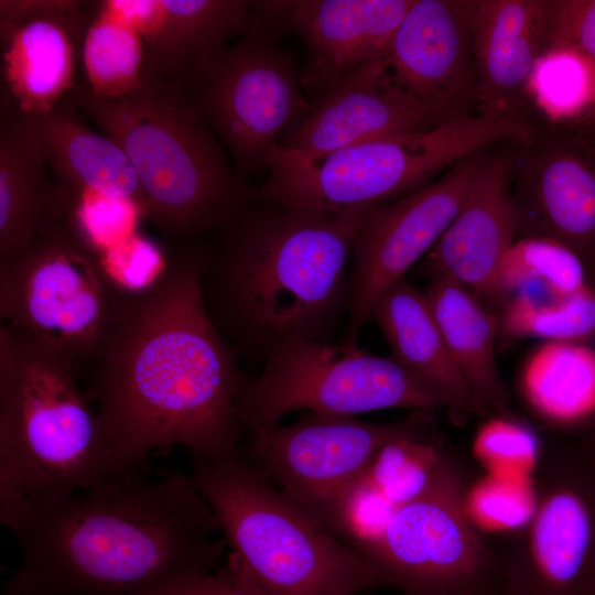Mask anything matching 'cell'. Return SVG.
Wrapping results in <instances>:
<instances>
[{
    "label": "cell",
    "instance_id": "11",
    "mask_svg": "<svg viewBox=\"0 0 595 595\" xmlns=\"http://www.w3.org/2000/svg\"><path fill=\"white\" fill-rule=\"evenodd\" d=\"M500 595H588L595 588V455L576 437L540 454L532 511L495 547Z\"/></svg>",
    "mask_w": 595,
    "mask_h": 595
},
{
    "label": "cell",
    "instance_id": "13",
    "mask_svg": "<svg viewBox=\"0 0 595 595\" xmlns=\"http://www.w3.org/2000/svg\"><path fill=\"white\" fill-rule=\"evenodd\" d=\"M434 413L412 410L399 421L371 423L354 415L307 412L290 425L246 430V450L253 465L321 523L389 442L434 422Z\"/></svg>",
    "mask_w": 595,
    "mask_h": 595
},
{
    "label": "cell",
    "instance_id": "14",
    "mask_svg": "<svg viewBox=\"0 0 595 595\" xmlns=\"http://www.w3.org/2000/svg\"><path fill=\"white\" fill-rule=\"evenodd\" d=\"M487 159L483 150L472 153L436 181L369 213L353 246L343 343L357 344L378 299L431 251L459 212Z\"/></svg>",
    "mask_w": 595,
    "mask_h": 595
},
{
    "label": "cell",
    "instance_id": "16",
    "mask_svg": "<svg viewBox=\"0 0 595 595\" xmlns=\"http://www.w3.org/2000/svg\"><path fill=\"white\" fill-rule=\"evenodd\" d=\"M96 1L1 0V110L50 112L76 85Z\"/></svg>",
    "mask_w": 595,
    "mask_h": 595
},
{
    "label": "cell",
    "instance_id": "25",
    "mask_svg": "<svg viewBox=\"0 0 595 595\" xmlns=\"http://www.w3.org/2000/svg\"><path fill=\"white\" fill-rule=\"evenodd\" d=\"M518 390L530 414L563 437H580L595 424V347L540 342L524 358Z\"/></svg>",
    "mask_w": 595,
    "mask_h": 595
},
{
    "label": "cell",
    "instance_id": "2",
    "mask_svg": "<svg viewBox=\"0 0 595 595\" xmlns=\"http://www.w3.org/2000/svg\"><path fill=\"white\" fill-rule=\"evenodd\" d=\"M7 528L21 563L3 595H164L228 547L191 475L139 466L31 507Z\"/></svg>",
    "mask_w": 595,
    "mask_h": 595
},
{
    "label": "cell",
    "instance_id": "10",
    "mask_svg": "<svg viewBox=\"0 0 595 595\" xmlns=\"http://www.w3.org/2000/svg\"><path fill=\"white\" fill-rule=\"evenodd\" d=\"M468 501L465 473L446 450L423 490L358 551L404 595L498 592L495 547L477 529Z\"/></svg>",
    "mask_w": 595,
    "mask_h": 595
},
{
    "label": "cell",
    "instance_id": "18",
    "mask_svg": "<svg viewBox=\"0 0 595 595\" xmlns=\"http://www.w3.org/2000/svg\"><path fill=\"white\" fill-rule=\"evenodd\" d=\"M414 0L255 1L272 29L289 28L302 39L306 63L302 86L316 100L358 68L386 56Z\"/></svg>",
    "mask_w": 595,
    "mask_h": 595
},
{
    "label": "cell",
    "instance_id": "35",
    "mask_svg": "<svg viewBox=\"0 0 595 595\" xmlns=\"http://www.w3.org/2000/svg\"><path fill=\"white\" fill-rule=\"evenodd\" d=\"M216 574L223 595H264L234 552L229 553Z\"/></svg>",
    "mask_w": 595,
    "mask_h": 595
},
{
    "label": "cell",
    "instance_id": "29",
    "mask_svg": "<svg viewBox=\"0 0 595 595\" xmlns=\"http://www.w3.org/2000/svg\"><path fill=\"white\" fill-rule=\"evenodd\" d=\"M499 336L506 340H595V285L567 296L518 292L510 295L498 315Z\"/></svg>",
    "mask_w": 595,
    "mask_h": 595
},
{
    "label": "cell",
    "instance_id": "17",
    "mask_svg": "<svg viewBox=\"0 0 595 595\" xmlns=\"http://www.w3.org/2000/svg\"><path fill=\"white\" fill-rule=\"evenodd\" d=\"M473 0H414L383 57L433 128L474 116Z\"/></svg>",
    "mask_w": 595,
    "mask_h": 595
},
{
    "label": "cell",
    "instance_id": "19",
    "mask_svg": "<svg viewBox=\"0 0 595 595\" xmlns=\"http://www.w3.org/2000/svg\"><path fill=\"white\" fill-rule=\"evenodd\" d=\"M433 129L424 108L394 79L383 58L350 73L315 100L279 147L315 161L388 137Z\"/></svg>",
    "mask_w": 595,
    "mask_h": 595
},
{
    "label": "cell",
    "instance_id": "26",
    "mask_svg": "<svg viewBox=\"0 0 595 595\" xmlns=\"http://www.w3.org/2000/svg\"><path fill=\"white\" fill-rule=\"evenodd\" d=\"M371 318L379 325L392 356L446 393L458 411L491 415L454 363L425 293L403 279L378 299Z\"/></svg>",
    "mask_w": 595,
    "mask_h": 595
},
{
    "label": "cell",
    "instance_id": "28",
    "mask_svg": "<svg viewBox=\"0 0 595 595\" xmlns=\"http://www.w3.org/2000/svg\"><path fill=\"white\" fill-rule=\"evenodd\" d=\"M145 50L137 29L111 0L96 1L82 48L84 85L106 99L128 96L142 84Z\"/></svg>",
    "mask_w": 595,
    "mask_h": 595
},
{
    "label": "cell",
    "instance_id": "4",
    "mask_svg": "<svg viewBox=\"0 0 595 595\" xmlns=\"http://www.w3.org/2000/svg\"><path fill=\"white\" fill-rule=\"evenodd\" d=\"M82 364L0 324V521L112 473Z\"/></svg>",
    "mask_w": 595,
    "mask_h": 595
},
{
    "label": "cell",
    "instance_id": "31",
    "mask_svg": "<svg viewBox=\"0 0 595 595\" xmlns=\"http://www.w3.org/2000/svg\"><path fill=\"white\" fill-rule=\"evenodd\" d=\"M529 99L553 123L577 122L595 104V64L574 50L548 47L533 68Z\"/></svg>",
    "mask_w": 595,
    "mask_h": 595
},
{
    "label": "cell",
    "instance_id": "20",
    "mask_svg": "<svg viewBox=\"0 0 595 595\" xmlns=\"http://www.w3.org/2000/svg\"><path fill=\"white\" fill-rule=\"evenodd\" d=\"M511 154L488 156L459 212L426 255L423 270L455 280L489 309L500 306L498 270L517 238Z\"/></svg>",
    "mask_w": 595,
    "mask_h": 595
},
{
    "label": "cell",
    "instance_id": "36",
    "mask_svg": "<svg viewBox=\"0 0 595 595\" xmlns=\"http://www.w3.org/2000/svg\"><path fill=\"white\" fill-rule=\"evenodd\" d=\"M164 595H223V591L215 572L188 580Z\"/></svg>",
    "mask_w": 595,
    "mask_h": 595
},
{
    "label": "cell",
    "instance_id": "32",
    "mask_svg": "<svg viewBox=\"0 0 595 595\" xmlns=\"http://www.w3.org/2000/svg\"><path fill=\"white\" fill-rule=\"evenodd\" d=\"M432 429L433 422L392 440L367 472L372 485L394 508L423 490L446 451Z\"/></svg>",
    "mask_w": 595,
    "mask_h": 595
},
{
    "label": "cell",
    "instance_id": "37",
    "mask_svg": "<svg viewBox=\"0 0 595 595\" xmlns=\"http://www.w3.org/2000/svg\"><path fill=\"white\" fill-rule=\"evenodd\" d=\"M595 144V104L577 122L570 125Z\"/></svg>",
    "mask_w": 595,
    "mask_h": 595
},
{
    "label": "cell",
    "instance_id": "5",
    "mask_svg": "<svg viewBox=\"0 0 595 595\" xmlns=\"http://www.w3.org/2000/svg\"><path fill=\"white\" fill-rule=\"evenodd\" d=\"M67 97L125 151L143 193L144 220L165 239L180 246L218 232L259 198L182 88L142 82L128 96L106 99L76 83Z\"/></svg>",
    "mask_w": 595,
    "mask_h": 595
},
{
    "label": "cell",
    "instance_id": "15",
    "mask_svg": "<svg viewBox=\"0 0 595 595\" xmlns=\"http://www.w3.org/2000/svg\"><path fill=\"white\" fill-rule=\"evenodd\" d=\"M564 126L536 130L511 154L517 238L565 245L582 259L595 285V144Z\"/></svg>",
    "mask_w": 595,
    "mask_h": 595
},
{
    "label": "cell",
    "instance_id": "1",
    "mask_svg": "<svg viewBox=\"0 0 595 595\" xmlns=\"http://www.w3.org/2000/svg\"><path fill=\"white\" fill-rule=\"evenodd\" d=\"M208 253L198 240L182 244L150 284L119 288L106 334L83 367L112 472L174 445L192 456L240 454L248 378L205 305Z\"/></svg>",
    "mask_w": 595,
    "mask_h": 595
},
{
    "label": "cell",
    "instance_id": "12",
    "mask_svg": "<svg viewBox=\"0 0 595 595\" xmlns=\"http://www.w3.org/2000/svg\"><path fill=\"white\" fill-rule=\"evenodd\" d=\"M302 87L274 33L251 25L194 72L183 90L246 181L268 170L280 139L313 109Z\"/></svg>",
    "mask_w": 595,
    "mask_h": 595
},
{
    "label": "cell",
    "instance_id": "30",
    "mask_svg": "<svg viewBox=\"0 0 595 595\" xmlns=\"http://www.w3.org/2000/svg\"><path fill=\"white\" fill-rule=\"evenodd\" d=\"M591 284L584 262L565 245L549 238H517L498 270L499 310L518 292L567 296Z\"/></svg>",
    "mask_w": 595,
    "mask_h": 595
},
{
    "label": "cell",
    "instance_id": "21",
    "mask_svg": "<svg viewBox=\"0 0 595 595\" xmlns=\"http://www.w3.org/2000/svg\"><path fill=\"white\" fill-rule=\"evenodd\" d=\"M140 33L142 82L184 88L190 77L252 25L251 1L111 0Z\"/></svg>",
    "mask_w": 595,
    "mask_h": 595
},
{
    "label": "cell",
    "instance_id": "38",
    "mask_svg": "<svg viewBox=\"0 0 595 595\" xmlns=\"http://www.w3.org/2000/svg\"><path fill=\"white\" fill-rule=\"evenodd\" d=\"M576 439H580L595 455V424L585 434Z\"/></svg>",
    "mask_w": 595,
    "mask_h": 595
},
{
    "label": "cell",
    "instance_id": "7",
    "mask_svg": "<svg viewBox=\"0 0 595 595\" xmlns=\"http://www.w3.org/2000/svg\"><path fill=\"white\" fill-rule=\"evenodd\" d=\"M533 131L526 117L476 113L315 161L298 159L278 145L269 159V176L258 188L259 199L328 212L377 207L425 186L439 172L491 143L526 141Z\"/></svg>",
    "mask_w": 595,
    "mask_h": 595
},
{
    "label": "cell",
    "instance_id": "33",
    "mask_svg": "<svg viewBox=\"0 0 595 595\" xmlns=\"http://www.w3.org/2000/svg\"><path fill=\"white\" fill-rule=\"evenodd\" d=\"M553 46L574 50L595 64V0H552L547 48Z\"/></svg>",
    "mask_w": 595,
    "mask_h": 595
},
{
    "label": "cell",
    "instance_id": "9",
    "mask_svg": "<svg viewBox=\"0 0 595 595\" xmlns=\"http://www.w3.org/2000/svg\"><path fill=\"white\" fill-rule=\"evenodd\" d=\"M118 289L71 209L0 257L1 324L52 343L83 367L106 334Z\"/></svg>",
    "mask_w": 595,
    "mask_h": 595
},
{
    "label": "cell",
    "instance_id": "41",
    "mask_svg": "<svg viewBox=\"0 0 595 595\" xmlns=\"http://www.w3.org/2000/svg\"><path fill=\"white\" fill-rule=\"evenodd\" d=\"M401 595H404V594H401Z\"/></svg>",
    "mask_w": 595,
    "mask_h": 595
},
{
    "label": "cell",
    "instance_id": "22",
    "mask_svg": "<svg viewBox=\"0 0 595 595\" xmlns=\"http://www.w3.org/2000/svg\"><path fill=\"white\" fill-rule=\"evenodd\" d=\"M552 0H473L477 113L526 117L529 83L549 37Z\"/></svg>",
    "mask_w": 595,
    "mask_h": 595
},
{
    "label": "cell",
    "instance_id": "34",
    "mask_svg": "<svg viewBox=\"0 0 595 595\" xmlns=\"http://www.w3.org/2000/svg\"><path fill=\"white\" fill-rule=\"evenodd\" d=\"M482 455H534L537 442L532 431L512 415L493 414L476 436Z\"/></svg>",
    "mask_w": 595,
    "mask_h": 595
},
{
    "label": "cell",
    "instance_id": "39",
    "mask_svg": "<svg viewBox=\"0 0 595 595\" xmlns=\"http://www.w3.org/2000/svg\"><path fill=\"white\" fill-rule=\"evenodd\" d=\"M487 595H500V594H499V592H495V593L487 594Z\"/></svg>",
    "mask_w": 595,
    "mask_h": 595
},
{
    "label": "cell",
    "instance_id": "8",
    "mask_svg": "<svg viewBox=\"0 0 595 595\" xmlns=\"http://www.w3.org/2000/svg\"><path fill=\"white\" fill-rule=\"evenodd\" d=\"M262 372L244 385L239 413L246 430L278 424L296 410L356 415L382 409H448L453 400L393 356L357 344L289 338L264 357Z\"/></svg>",
    "mask_w": 595,
    "mask_h": 595
},
{
    "label": "cell",
    "instance_id": "3",
    "mask_svg": "<svg viewBox=\"0 0 595 595\" xmlns=\"http://www.w3.org/2000/svg\"><path fill=\"white\" fill-rule=\"evenodd\" d=\"M374 208L328 212L258 198L218 231L204 301L237 354L264 359L289 338L329 340L348 313V261Z\"/></svg>",
    "mask_w": 595,
    "mask_h": 595
},
{
    "label": "cell",
    "instance_id": "23",
    "mask_svg": "<svg viewBox=\"0 0 595 595\" xmlns=\"http://www.w3.org/2000/svg\"><path fill=\"white\" fill-rule=\"evenodd\" d=\"M48 170L33 120L1 110L0 257L25 246L69 212L68 196Z\"/></svg>",
    "mask_w": 595,
    "mask_h": 595
},
{
    "label": "cell",
    "instance_id": "6",
    "mask_svg": "<svg viewBox=\"0 0 595 595\" xmlns=\"http://www.w3.org/2000/svg\"><path fill=\"white\" fill-rule=\"evenodd\" d=\"M195 485L264 595H359L389 584L242 455L192 456Z\"/></svg>",
    "mask_w": 595,
    "mask_h": 595
},
{
    "label": "cell",
    "instance_id": "24",
    "mask_svg": "<svg viewBox=\"0 0 595 595\" xmlns=\"http://www.w3.org/2000/svg\"><path fill=\"white\" fill-rule=\"evenodd\" d=\"M42 139L55 181L71 196L99 194L136 204L145 215L143 193L125 151L91 130L66 97L44 115L29 116Z\"/></svg>",
    "mask_w": 595,
    "mask_h": 595
},
{
    "label": "cell",
    "instance_id": "27",
    "mask_svg": "<svg viewBox=\"0 0 595 595\" xmlns=\"http://www.w3.org/2000/svg\"><path fill=\"white\" fill-rule=\"evenodd\" d=\"M424 293L454 363L478 400L491 415H511L495 355L498 315L447 277H432Z\"/></svg>",
    "mask_w": 595,
    "mask_h": 595
},
{
    "label": "cell",
    "instance_id": "40",
    "mask_svg": "<svg viewBox=\"0 0 595 595\" xmlns=\"http://www.w3.org/2000/svg\"><path fill=\"white\" fill-rule=\"evenodd\" d=\"M588 595H595V588Z\"/></svg>",
    "mask_w": 595,
    "mask_h": 595
}]
</instances>
